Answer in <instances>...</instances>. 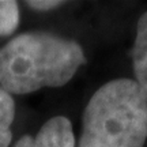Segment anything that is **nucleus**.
<instances>
[{"label":"nucleus","instance_id":"423d86ee","mask_svg":"<svg viewBox=\"0 0 147 147\" xmlns=\"http://www.w3.org/2000/svg\"><path fill=\"white\" fill-rule=\"evenodd\" d=\"M19 25V7L14 0H0V37L11 36Z\"/></svg>","mask_w":147,"mask_h":147},{"label":"nucleus","instance_id":"7ed1b4c3","mask_svg":"<svg viewBox=\"0 0 147 147\" xmlns=\"http://www.w3.org/2000/svg\"><path fill=\"white\" fill-rule=\"evenodd\" d=\"M14 147H75L72 124L64 116H55L40 128L36 136L25 135Z\"/></svg>","mask_w":147,"mask_h":147},{"label":"nucleus","instance_id":"0eeeda50","mask_svg":"<svg viewBox=\"0 0 147 147\" xmlns=\"http://www.w3.org/2000/svg\"><path fill=\"white\" fill-rule=\"evenodd\" d=\"M26 4L33 8V10H38V11H49V10H55L60 5L64 4V1H56V0H30L26 1Z\"/></svg>","mask_w":147,"mask_h":147},{"label":"nucleus","instance_id":"39448f33","mask_svg":"<svg viewBox=\"0 0 147 147\" xmlns=\"http://www.w3.org/2000/svg\"><path fill=\"white\" fill-rule=\"evenodd\" d=\"M15 116V104L11 94L0 87V147H8L12 139L11 125Z\"/></svg>","mask_w":147,"mask_h":147},{"label":"nucleus","instance_id":"20e7f679","mask_svg":"<svg viewBox=\"0 0 147 147\" xmlns=\"http://www.w3.org/2000/svg\"><path fill=\"white\" fill-rule=\"evenodd\" d=\"M134 74L143 95L147 100V12H144L136 26V38L132 49Z\"/></svg>","mask_w":147,"mask_h":147},{"label":"nucleus","instance_id":"f03ea898","mask_svg":"<svg viewBox=\"0 0 147 147\" xmlns=\"http://www.w3.org/2000/svg\"><path fill=\"white\" fill-rule=\"evenodd\" d=\"M147 100L134 79H115L95 91L83 112L79 147H143Z\"/></svg>","mask_w":147,"mask_h":147},{"label":"nucleus","instance_id":"f257e3e1","mask_svg":"<svg viewBox=\"0 0 147 147\" xmlns=\"http://www.w3.org/2000/svg\"><path fill=\"white\" fill-rule=\"evenodd\" d=\"M76 41L45 32L23 33L0 48V86L8 94L60 87L86 64Z\"/></svg>","mask_w":147,"mask_h":147}]
</instances>
